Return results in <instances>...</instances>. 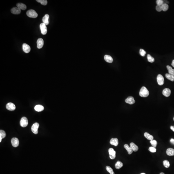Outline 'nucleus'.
<instances>
[{
    "label": "nucleus",
    "instance_id": "nucleus-1",
    "mask_svg": "<svg viewBox=\"0 0 174 174\" xmlns=\"http://www.w3.org/2000/svg\"><path fill=\"white\" fill-rule=\"evenodd\" d=\"M40 23L43 26L48 27H53L56 25L57 21L50 14L43 15L40 18Z\"/></svg>",
    "mask_w": 174,
    "mask_h": 174
},
{
    "label": "nucleus",
    "instance_id": "nucleus-2",
    "mask_svg": "<svg viewBox=\"0 0 174 174\" xmlns=\"http://www.w3.org/2000/svg\"><path fill=\"white\" fill-rule=\"evenodd\" d=\"M60 40L62 51L65 52L69 51L71 48V43L68 37L65 34H64L61 36Z\"/></svg>",
    "mask_w": 174,
    "mask_h": 174
},
{
    "label": "nucleus",
    "instance_id": "nucleus-3",
    "mask_svg": "<svg viewBox=\"0 0 174 174\" xmlns=\"http://www.w3.org/2000/svg\"><path fill=\"white\" fill-rule=\"evenodd\" d=\"M9 162L13 165L19 166L23 164L24 161L23 157L18 154H12L10 156Z\"/></svg>",
    "mask_w": 174,
    "mask_h": 174
},
{
    "label": "nucleus",
    "instance_id": "nucleus-4",
    "mask_svg": "<svg viewBox=\"0 0 174 174\" xmlns=\"http://www.w3.org/2000/svg\"><path fill=\"white\" fill-rule=\"evenodd\" d=\"M34 74L35 77L39 80H42L46 77V72L45 69L38 65L34 67Z\"/></svg>",
    "mask_w": 174,
    "mask_h": 174
},
{
    "label": "nucleus",
    "instance_id": "nucleus-5",
    "mask_svg": "<svg viewBox=\"0 0 174 174\" xmlns=\"http://www.w3.org/2000/svg\"><path fill=\"white\" fill-rule=\"evenodd\" d=\"M56 71L58 73H62L66 66V62L62 57H59L55 61Z\"/></svg>",
    "mask_w": 174,
    "mask_h": 174
},
{
    "label": "nucleus",
    "instance_id": "nucleus-6",
    "mask_svg": "<svg viewBox=\"0 0 174 174\" xmlns=\"http://www.w3.org/2000/svg\"><path fill=\"white\" fill-rule=\"evenodd\" d=\"M16 18L19 21H28L32 19V15L26 11H21L17 13Z\"/></svg>",
    "mask_w": 174,
    "mask_h": 174
},
{
    "label": "nucleus",
    "instance_id": "nucleus-7",
    "mask_svg": "<svg viewBox=\"0 0 174 174\" xmlns=\"http://www.w3.org/2000/svg\"><path fill=\"white\" fill-rule=\"evenodd\" d=\"M73 27H74V23L72 21L68 22L67 24L65 25L64 27V31L65 34L68 37V38L72 37L74 35L73 32Z\"/></svg>",
    "mask_w": 174,
    "mask_h": 174
},
{
    "label": "nucleus",
    "instance_id": "nucleus-8",
    "mask_svg": "<svg viewBox=\"0 0 174 174\" xmlns=\"http://www.w3.org/2000/svg\"><path fill=\"white\" fill-rule=\"evenodd\" d=\"M24 8H25V11L28 12L30 14L37 15L40 13V9L34 5H26Z\"/></svg>",
    "mask_w": 174,
    "mask_h": 174
},
{
    "label": "nucleus",
    "instance_id": "nucleus-9",
    "mask_svg": "<svg viewBox=\"0 0 174 174\" xmlns=\"http://www.w3.org/2000/svg\"><path fill=\"white\" fill-rule=\"evenodd\" d=\"M156 89L159 92L162 94H167L170 92L169 87L164 83H158L156 84Z\"/></svg>",
    "mask_w": 174,
    "mask_h": 174
},
{
    "label": "nucleus",
    "instance_id": "nucleus-10",
    "mask_svg": "<svg viewBox=\"0 0 174 174\" xmlns=\"http://www.w3.org/2000/svg\"><path fill=\"white\" fill-rule=\"evenodd\" d=\"M52 165L56 167H61L65 165L66 164V160L61 157L54 158L52 160Z\"/></svg>",
    "mask_w": 174,
    "mask_h": 174
},
{
    "label": "nucleus",
    "instance_id": "nucleus-11",
    "mask_svg": "<svg viewBox=\"0 0 174 174\" xmlns=\"http://www.w3.org/2000/svg\"><path fill=\"white\" fill-rule=\"evenodd\" d=\"M57 4H61V6L64 8H69L71 5V2L70 0H55Z\"/></svg>",
    "mask_w": 174,
    "mask_h": 174
}]
</instances>
